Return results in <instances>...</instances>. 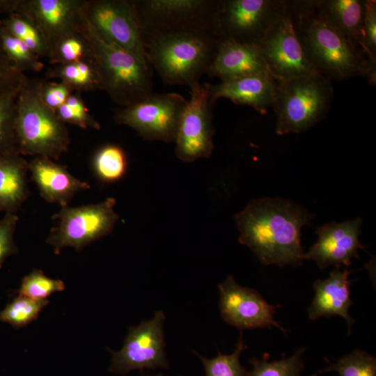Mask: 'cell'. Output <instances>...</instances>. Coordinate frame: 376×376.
Instances as JSON below:
<instances>
[{
  "label": "cell",
  "mask_w": 376,
  "mask_h": 376,
  "mask_svg": "<svg viewBox=\"0 0 376 376\" xmlns=\"http://www.w3.org/2000/svg\"><path fill=\"white\" fill-rule=\"evenodd\" d=\"M313 215L291 201L277 198L252 200L235 220L239 242L265 265L298 266L304 253L301 230L311 226Z\"/></svg>",
  "instance_id": "obj_1"
},
{
  "label": "cell",
  "mask_w": 376,
  "mask_h": 376,
  "mask_svg": "<svg viewBox=\"0 0 376 376\" xmlns=\"http://www.w3.org/2000/svg\"><path fill=\"white\" fill-rule=\"evenodd\" d=\"M318 0H286L295 30L308 62L330 80L362 76L376 85V63L341 33L320 17Z\"/></svg>",
  "instance_id": "obj_2"
},
{
  "label": "cell",
  "mask_w": 376,
  "mask_h": 376,
  "mask_svg": "<svg viewBox=\"0 0 376 376\" xmlns=\"http://www.w3.org/2000/svg\"><path fill=\"white\" fill-rule=\"evenodd\" d=\"M142 38L148 61L163 82L189 88L207 74L219 41L212 28L180 29Z\"/></svg>",
  "instance_id": "obj_3"
},
{
  "label": "cell",
  "mask_w": 376,
  "mask_h": 376,
  "mask_svg": "<svg viewBox=\"0 0 376 376\" xmlns=\"http://www.w3.org/2000/svg\"><path fill=\"white\" fill-rule=\"evenodd\" d=\"M79 33L87 42L89 58L100 78V90L104 91L114 103L125 107L152 93L149 63L103 39L86 17Z\"/></svg>",
  "instance_id": "obj_4"
},
{
  "label": "cell",
  "mask_w": 376,
  "mask_h": 376,
  "mask_svg": "<svg viewBox=\"0 0 376 376\" xmlns=\"http://www.w3.org/2000/svg\"><path fill=\"white\" fill-rule=\"evenodd\" d=\"M41 79L26 77L16 104L15 131L19 152L58 160L70 144L66 124L43 102Z\"/></svg>",
  "instance_id": "obj_5"
},
{
  "label": "cell",
  "mask_w": 376,
  "mask_h": 376,
  "mask_svg": "<svg viewBox=\"0 0 376 376\" xmlns=\"http://www.w3.org/2000/svg\"><path fill=\"white\" fill-rule=\"evenodd\" d=\"M334 97L331 80L318 72L279 81L272 108L279 135L300 133L322 120Z\"/></svg>",
  "instance_id": "obj_6"
},
{
  "label": "cell",
  "mask_w": 376,
  "mask_h": 376,
  "mask_svg": "<svg viewBox=\"0 0 376 376\" xmlns=\"http://www.w3.org/2000/svg\"><path fill=\"white\" fill-rule=\"evenodd\" d=\"M286 10L285 0H217L213 31L219 40L258 45Z\"/></svg>",
  "instance_id": "obj_7"
},
{
  "label": "cell",
  "mask_w": 376,
  "mask_h": 376,
  "mask_svg": "<svg viewBox=\"0 0 376 376\" xmlns=\"http://www.w3.org/2000/svg\"><path fill=\"white\" fill-rule=\"evenodd\" d=\"M116 203L111 197L97 203L61 207L52 216L56 226L51 229L47 244L58 254L64 247L81 250L109 234L119 218L114 210Z\"/></svg>",
  "instance_id": "obj_8"
},
{
  "label": "cell",
  "mask_w": 376,
  "mask_h": 376,
  "mask_svg": "<svg viewBox=\"0 0 376 376\" xmlns=\"http://www.w3.org/2000/svg\"><path fill=\"white\" fill-rule=\"evenodd\" d=\"M187 102L178 93L152 92L141 100L117 111L113 119L118 125L132 128L146 140L173 143Z\"/></svg>",
  "instance_id": "obj_9"
},
{
  "label": "cell",
  "mask_w": 376,
  "mask_h": 376,
  "mask_svg": "<svg viewBox=\"0 0 376 376\" xmlns=\"http://www.w3.org/2000/svg\"><path fill=\"white\" fill-rule=\"evenodd\" d=\"M132 1L142 36L186 29L212 28L217 3V0Z\"/></svg>",
  "instance_id": "obj_10"
},
{
  "label": "cell",
  "mask_w": 376,
  "mask_h": 376,
  "mask_svg": "<svg viewBox=\"0 0 376 376\" xmlns=\"http://www.w3.org/2000/svg\"><path fill=\"white\" fill-rule=\"evenodd\" d=\"M84 12L103 39L148 63L132 0H86Z\"/></svg>",
  "instance_id": "obj_11"
},
{
  "label": "cell",
  "mask_w": 376,
  "mask_h": 376,
  "mask_svg": "<svg viewBox=\"0 0 376 376\" xmlns=\"http://www.w3.org/2000/svg\"><path fill=\"white\" fill-rule=\"evenodd\" d=\"M165 315L162 311L155 313L150 320L129 329L123 347L112 353L109 371L126 375L139 369L167 368L163 326Z\"/></svg>",
  "instance_id": "obj_12"
},
{
  "label": "cell",
  "mask_w": 376,
  "mask_h": 376,
  "mask_svg": "<svg viewBox=\"0 0 376 376\" xmlns=\"http://www.w3.org/2000/svg\"><path fill=\"white\" fill-rule=\"evenodd\" d=\"M209 84L190 88V99L182 113L175 140V154L185 162L207 158L214 149L212 108Z\"/></svg>",
  "instance_id": "obj_13"
},
{
  "label": "cell",
  "mask_w": 376,
  "mask_h": 376,
  "mask_svg": "<svg viewBox=\"0 0 376 376\" xmlns=\"http://www.w3.org/2000/svg\"><path fill=\"white\" fill-rule=\"evenodd\" d=\"M258 47L268 71L277 81L317 72L304 56L288 6L285 13L269 28Z\"/></svg>",
  "instance_id": "obj_14"
},
{
  "label": "cell",
  "mask_w": 376,
  "mask_h": 376,
  "mask_svg": "<svg viewBox=\"0 0 376 376\" xmlns=\"http://www.w3.org/2000/svg\"><path fill=\"white\" fill-rule=\"evenodd\" d=\"M86 3V0H13L12 14L26 17L38 27L50 54L62 38L79 33L85 21Z\"/></svg>",
  "instance_id": "obj_15"
},
{
  "label": "cell",
  "mask_w": 376,
  "mask_h": 376,
  "mask_svg": "<svg viewBox=\"0 0 376 376\" xmlns=\"http://www.w3.org/2000/svg\"><path fill=\"white\" fill-rule=\"evenodd\" d=\"M223 320L240 329L272 328L285 332L274 319L278 305H272L256 290L239 285L232 276L218 285Z\"/></svg>",
  "instance_id": "obj_16"
},
{
  "label": "cell",
  "mask_w": 376,
  "mask_h": 376,
  "mask_svg": "<svg viewBox=\"0 0 376 376\" xmlns=\"http://www.w3.org/2000/svg\"><path fill=\"white\" fill-rule=\"evenodd\" d=\"M362 220L359 218L346 221L330 222L318 227L317 242L303 255V260L315 261L320 269L334 266L340 269L352 264L359 258L358 250L364 249L359 240Z\"/></svg>",
  "instance_id": "obj_17"
},
{
  "label": "cell",
  "mask_w": 376,
  "mask_h": 376,
  "mask_svg": "<svg viewBox=\"0 0 376 376\" xmlns=\"http://www.w3.org/2000/svg\"><path fill=\"white\" fill-rule=\"evenodd\" d=\"M279 81L269 73L254 75L209 84L210 100L214 104L219 98H226L237 104L248 105L264 114L274 101Z\"/></svg>",
  "instance_id": "obj_18"
},
{
  "label": "cell",
  "mask_w": 376,
  "mask_h": 376,
  "mask_svg": "<svg viewBox=\"0 0 376 376\" xmlns=\"http://www.w3.org/2000/svg\"><path fill=\"white\" fill-rule=\"evenodd\" d=\"M350 272L347 268L333 269L328 278L317 279L313 284L315 296L308 310V318L315 320L321 317L329 318L338 315L347 322L349 334L354 320L349 310L353 304L351 299L349 279Z\"/></svg>",
  "instance_id": "obj_19"
},
{
  "label": "cell",
  "mask_w": 376,
  "mask_h": 376,
  "mask_svg": "<svg viewBox=\"0 0 376 376\" xmlns=\"http://www.w3.org/2000/svg\"><path fill=\"white\" fill-rule=\"evenodd\" d=\"M29 171L41 197L61 207L68 205L79 191L91 187L72 175L66 166L47 157H35L29 162Z\"/></svg>",
  "instance_id": "obj_20"
},
{
  "label": "cell",
  "mask_w": 376,
  "mask_h": 376,
  "mask_svg": "<svg viewBox=\"0 0 376 376\" xmlns=\"http://www.w3.org/2000/svg\"><path fill=\"white\" fill-rule=\"evenodd\" d=\"M267 73L269 72L258 45L219 40L207 75L222 81Z\"/></svg>",
  "instance_id": "obj_21"
},
{
  "label": "cell",
  "mask_w": 376,
  "mask_h": 376,
  "mask_svg": "<svg viewBox=\"0 0 376 376\" xmlns=\"http://www.w3.org/2000/svg\"><path fill=\"white\" fill-rule=\"evenodd\" d=\"M366 1L318 0L316 6L320 17L363 52V22Z\"/></svg>",
  "instance_id": "obj_22"
},
{
  "label": "cell",
  "mask_w": 376,
  "mask_h": 376,
  "mask_svg": "<svg viewBox=\"0 0 376 376\" xmlns=\"http://www.w3.org/2000/svg\"><path fill=\"white\" fill-rule=\"evenodd\" d=\"M29 162L20 155H0V211L15 213L26 200Z\"/></svg>",
  "instance_id": "obj_23"
},
{
  "label": "cell",
  "mask_w": 376,
  "mask_h": 376,
  "mask_svg": "<svg viewBox=\"0 0 376 376\" xmlns=\"http://www.w3.org/2000/svg\"><path fill=\"white\" fill-rule=\"evenodd\" d=\"M45 75L57 79L68 85L74 92L100 90V81L93 61L88 58L77 62L55 65Z\"/></svg>",
  "instance_id": "obj_24"
},
{
  "label": "cell",
  "mask_w": 376,
  "mask_h": 376,
  "mask_svg": "<svg viewBox=\"0 0 376 376\" xmlns=\"http://www.w3.org/2000/svg\"><path fill=\"white\" fill-rule=\"evenodd\" d=\"M92 168L103 182H116L122 179L127 169V155L122 148L107 144L98 148L92 159Z\"/></svg>",
  "instance_id": "obj_25"
},
{
  "label": "cell",
  "mask_w": 376,
  "mask_h": 376,
  "mask_svg": "<svg viewBox=\"0 0 376 376\" xmlns=\"http://www.w3.org/2000/svg\"><path fill=\"white\" fill-rule=\"evenodd\" d=\"M19 88L0 95V155H20L15 131L16 104Z\"/></svg>",
  "instance_id": "obj_26"
},
{
  "label": "cell",
  "mask_w": 376,
  "mask_h": 376,
  "mask_svg": "<svg viewBox=\"0 0 376 376\" xmlns=\"http://www.w3.org/2000/svg\"><path fill=\"white\" fill-rule=\"evenodd\" d=\"M0 24L39 57L48 58L49 46L40 30L30 19L20 14L14 13L0 19Z\"/></svg>",
  "instance_id": "obj_27"
},
{
  "label": "cell",
  "mask_w": 376,
  "mask_h": 376,
  "mask_svg": "<svg viewBox=\"0 0 376 376\" xmlns=\"http://www.w3.org/2000/svg\"><path fill=\"white\" fill-rule=\"evenodd\" d=\"M0 41L6 56L19 71L39 72L43 70L41 58L1 24Z\"/></svg>",
  "instance_id": "obj_28"
},
{
  "label": "cell",
  "mask_w": 376,
  "mask_h": 376,
  "mask_svg": "<svg viewBox=\"0 0 376 376\" xmlns=\"http://www.w3.org/2000/svg\"><path fill=\"white\" fill-rule=\"evenodd\" d=\"M246 348L241 332L235 351L230 354H222L218 351V356L209 359L199 355L195 351L194 352L201 360L206 376H249V373L240 361L242 352Z\"/></svg>",
  "instance_id": "obj_29"
},
{
  "label": "cell",
  "mask_w": 376,
  "mask_h": 376,
  "mask_svg": "<svg viewBox=\"0 0 376 376\" xmlns=\"http://www.w3.org/2000/svg\"><path fill=\"white\" fill-rule=\"evenodd\" d=\"M325 369L311 376L336 371L340 376H376V359L361 350H355L335 363L329 362Z\"/></svg>",
  "instance_id": "obj_30"
},
{
  "label": "cell",
  "mask_w": 376,
  "mask_h": 376,
  "mask_svg": "<svg viewBox=\"0 0 376 376\" xmlns=\"http://www.w3.org/2000/svg\"><path fill=\"white\" fill-rule=\"evenodd\" d=\"M49 301L36 300L19 295L0 312V321L19 328L37 319Z\"/></svg>",
  "instance_id": "obj_31"
},
{
  "label": "cell",
  "mask_w": 376,
  "mask_h": 376,
  "mask_svg": "<svg viewBox=\"0 0 376 376\" xmlns=\"http://www.w3.org/2000/svg\"><path fill=\"white\" fill-rule=\"evenodd\" d=\"M305 347H300L290 357L268 361L253 357L249 360L252 370L249 376H300L304 369L301 359Z\"/></svg>",
  "instance_id": "obj_32"
},
{
  "label": "cell",
  "mask_w": 376,
  "mask_h": 376,
  "mask_svg": "<svg viewBox=\"0 0 376 376\" xmlns=\"http://www.w3.org/2000/svg\"><path fill=\"white\" fill-rule=\"evenodd\" d=\"M89 58L87 42L80 33L68 35L52 49L48 59L52 65L65 64Z\"/></svg>",
  "instance_id": "obj_33"
},
{
  "label": "cell",
  "mask_w": 376,
  "mask_h": 376,
  "mask_svg": "<svg viewBox=\"0 0 376 376\" xmlns=\"http://www.w3.org/2000/svg\"><path fill=\"white\" fill-rule=\"evenodd\" d=\"M65 290L61 280L46 276L42 270L34 269L25 276L18 290L19 295L36 300H45L56 292Z\"/></svg>",
  "instance_id": "obj_34"
},
{
  "label": "cell",
  "mask_w": 376,
  "mask_h": 376,
  "mask_svg": "<svg viewBox=\"0 0 376 376\" xmlns=\"http://www.w3.org/2000/svg\"><path fill=\"white\" fill-rule=\"evenodd\" d=\"M56 111L60 119L65 124L69 123L84 130L100 129V124L88 112L80 93L71 94L66 102Z\"/></svg>",
  "instance_id": "obj_35"
},
{
  "label": "cell",
  "mask_w": 376,
  "mask_h": 376,
  "mask_svg": "<svg viewBox=\"0 0 376 376\" xmlns=\"http://www.w3.org/2000/svg\"><path fill=\"white\" fill-rule=\"evenodd\" d=\"M363 49L368 60L376 63V1L366 0L363 22Z\"/></svg>",
  "instance_id": "obj_36"
},
{
  "label": "cell",
  "mask_w": 376,
  "mask_h": 376,
  "mask_svg": "<svg viewBox=\"0 0 376 376\" xmlns=\"http://www.w3.org/2000/svg\"><path fill=\"white\" fill-rule=\"evenodd\" d=\"M18 219V217L12 212H6L0 219V268L6 259L17 250L14 242V233Z\"/></svg>",
  "instance_id": "obj_37"
},
{
  "label": "cell",
  "mask_w": 376,
  "mask_h": 376,
  "mask_svg": "<svg viewBox=\"0 0 376 376\" xmlns=\"http://www.w3.org/2000/svg\"><path fill=\"white\" fill-rule=\"evenodd\" d=\"M26 77L6 56L0 41V95L19 88Z\"/></svg>",
  "instance_id": "obj_38"
},
{
  "label": "cell",
  "mask_w": 376,
  "mask_h": 376,
  "mask_svg": "<svg viewBox=\"0 0 376 376\" xmlns=\"http://www.w3.org/2000/svg\"><path fill=\"white\" fill-rule=\"evenodd\" d=\"M74 91L62 81H47L42 79L40 95L45 104L52 109H56L63 104Z\"/></svg>",
  "instance_id": "obj_39"
},
{
  "label": "cell",
  "mask_w": 376,
  "mask_h": 376,
  "mask_svg": "<svg viewBox=\"0 0 376 376\" xmlns=\"http://www.w3.org/2000/svg\"><path fill=\"white\" fill-rule=\"evenodd\" d=\"M148 376H164L162 373H159V374H157V375H148Z\"/></svg>",
  "instance_id": "obj_40"
}]
</instances>
